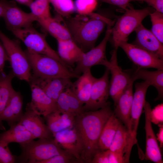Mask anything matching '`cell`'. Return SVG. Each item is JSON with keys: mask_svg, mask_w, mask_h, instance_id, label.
<instances>
[{"mask_svg": "<svg viewBox=\"0 0 163 163\" xmlns=\"http://www.w3.org/2000/svg\"><path fill=\"white\" fill-rule=\"evenodd\" d=\"M113 113L109 102L99 110L85 111L75 117L73 127L82 144V162L91 163L99 150L98 142L103 129Z\"/></svg>", "mask_w": 163, "mask_h": 163, "instance_id": "obj_1", "label": "cell"}, {"mask_svg": "<svg viewBox=\"0 0 163 163\" xmlns=\"http://www.w3.org/2000/svg\"><path fill=\"white\" fill-rule=\"evenodd\" d=\"M63 18L62 20L73 40L85 53L95 46L106 26L113 24L109 19L93 12Z\"/></svg>", "mask_w": 163, "mask_h": 163, "instance_id": "obj_2", "label": "cell"}, {"mask_svg": "<svg viewBox=\"0 0 163 163\" xmlns=\"http://www.w3.org/2000/svg\"><path fill=\"white\" fill-rule=\"evenodd\" d=\"M20 155L16 157V162L21 163H40L57 155L65 152L54 139H39L20 145Z\"/></svg>", "mask_w": 163, "mask_h": 163, "instance_id": "obj_3", "label": "cell"}, {"mask_svg": "<svg viewBox=\"0 0 163 163\" xmlns=\"http://www.w3.org/2000/svg\"><path fill=\"white\" fill-rule=\"evenodd\" d=\"M32 70V75L42 78L62 77L71 78L80 76L50 56L24 51Z\"/></svg>", "mask_w": 163, "mask_h": 163, "instance_id": "obj_4", "label": "cell"}, {"mask_svg": "<svg viewBox=\"0 0 163 163\" xmlns=\"http://www.w3.org/2000/svg\"><path fill=\"white\" fill-rule=\"evenodd\" d=\"M126 11L112 28L111 42L117 50L120 44L127 42L130 34L135 30L147 16L154 11L151 7L141 9H127Z\"/></svg>", "mask_w": 163, "mask_h": 163, "instance_id": "obj_5", "label": "cell"}, {"mask_svg": "<svg viewBox=\"0 0 163 163\" xmlns=\"http://www.w3.org/2000/svg\"><path fill=\"white\" fill-rule=\"evenodd\" d=\"M0 40L5 49L15 76L21 80L29 83L31 69L24 51L18 41L10 39L0 30Z\"/></svg>", "mask_w": 163, "mask_h": 163, "instance_id": "obj_6", "label": "cell"}, {"mask_svg": "<svg viewBox=\"0 0 163 163\" xmlns=\"http://www.w3.org/2000/svg\"><path fill=\"white\" fill-rule=\"evenodd\" d=\"M11 32L24 43L28 51L51 57L68 68L61 59L57 52L48 44L45 35L39 32L32 25Z\"/></svg>", "mask_w": 163, "mask_h": 163, "instance_id": "obj_7", "label": "cell"}, {"mask_svg": "<svg viewBox=\"0 0 163 163\" xmlns=\"http://www.w3.org/2000/svg\"><path fill=\"white\" fill-rule=\"evenodd\" d=\"M111 25H107L105 35L101 42L85 54L82 59L76 63L73 72L76 75H80L85 71L91 69L93 66L102 65L105 66L108 62L106 54L107 44L111 36Z\"/></svg>", "mask_w": 163, "mask_h": 163, "instance_id": "obj_8", "label": "cell"}, {"mask_svg": "<svg viewBox=\"0 0 163 163\" xmlns=\"http://www.w3.org/2000/svg\"><path fill=\"white\" fill-rule=\"evenodd\" d=\"M111 54L110 59L105 67L109 69L111 74L109 93L115 105L122 92L133 81L129 73L119 66L117 50H113Z\"/></svg>", "mask_w": 163, "mask_h": 163, "instance_id": "obj_9", "label": "cell"}, {"mask_svg": "<svg viewBox=\"0 0 163 163\" xmlns=\"http://www.w3.org/2000/svg\"><path fill=\"white\" fill-rule=\"evenodd\" d=\"M119 47L124 51L130 60L140 68H153L163 70V59L155 54L133 43H121Z\"/></svg>", "mask_w": 163, "mask_h": 163, "instance_id": "obj_10", "label": "cell"}, {"mask_svg": "<svg viewBox=\"0 0 163 163\" xmlns=\"http://www.w3.org/2000/svg\"><path fill=\"white\" fill-rule=\"evenodd\" d=\"M108 69L106 68L103 75L100 78L95 77L88 102L84 105L85 111L98 110L106 105L110 95V82Z\"/></svg>", "mask_w": 163, "mask_h": 163, "instance_id": "obj_11", "label": "cell"}, {"mask_svg": "<svg viewBox=\"0 0 163 163\" xmlns=\"http://www.w3.org/2000/svg\"><path fill=\"white\" fill-rule=\"evenodd\" d=\"M150 86L144 81L136 82L135 85V90L133 94L130 114L129 131L135 143L137 142L136 136L140 116L144 109L147 91Z\"/></svg>", "mask_w": 163, "mask_h": 163, "instance_id": "obj_12", "label": "cell"}, {"mask_svg": "<svg viewBox=\"0 0 163 163\" xmlns=\"http://www.w3.org/2000/svg\"><path fill=\"white\" fill-rule=\"evenodd\" d=\"M70 79L62 77L42 78L31 75L29 83L39 87L56 102L61 94L67 88L71 86L72 82Z\"/></svg>", "mask_w": 163, "mask_h": 163, "instance_id": "obj_13", "label": "cell"}, {"mask_svg": "<svg viewBox=\"0 0 163 163\" xmlns=\"http://www.w3.org/2000/svg\"><path fill=\"white\" fill-rule=\"evenodd\" d=\"M145 129L146 134V149L144 159L156 163H163L161 154L152 125L150 113L152 109L150 104L145 102Z\"/></svg>", "mask_w": 163, "mask_h": 163, "instance_id": "obj_14", "label": "cell"}, {"mask_svg": "<svg viewBox=\"0 0 163 163\" xmlns=\"http://www.w3.org/2000/svg\"><path fill=\"white\" fill-rule=\"evenodd\" d=\"M2 17L10 31L24 28L32 25L36 19L32 13H27L11 3L5 8Z\"/></svg>", "mask_w": 163, "mask_h": 163, "instance_id": "obj_15", "label": "cell"}, {"mask_svg": "<svg viewBox=\"0 0 163 163\" xmlns=\"http://www.w3.org/2000/svg\"><path fill=\"white\" fill-rule=\"evenodd\" d=\"M54 139L59 146L73 156L78 162H81V142L75 128L67 129L53 135Z\"/></svg>", "mask_w": 163, "mask_h": 163, "instance_id": "obj_16", "label": "cell"}, {"mask_svg": "<svg viewBox=\"0 0 163 163\" xmlns=\"http://www.w3.org/2000/svg\"><path fill=\"white\" fill-rule=\"evenodd\" d=\"M31 91V101L27 107L39 115L44 117L58 110L56 103L49 97L40 88L30 84Z\"/></svg>", "mask_w": 163, "mask_h": 163, "instance_id": "obj_17", "label": "cell"}, {"mask_svg": "<svg viewBox=\"0 0 163 163\" xmlns=\"http://www.w3.org/2000/svg\"><path fill=\"white\" fill-rule=\"evenodd\" d=\"M18 123L23 125L35 139H52L53 134L43 123L40 116L27 107Z\"/></svg>", "mask_w": 163, "mask_h": 163, "instance_id": "obj_18", "label": "cell"}, {"mask_svg": "<svg viewBox=\"0 0 163 163\" xmlns=\"http://www.w3.org/2000/svg\"><path fill=\"white\" fill-rule=\"evenodd\" d=\"M136 37L133 44L163 59V46L151 30L140 24L135 30Z\"/></svg>", "mask_w": 163, "mask_h": 163, "instance_id": "obj_19", "label": "cell"}, {"mask_svg": "<svg viewBox=\"0 0 163 163\" xmlns=\"http://www.w3.org/2000/svg\"><path fill=\"white\" fill-rule=\"evenodd\" d=\"M134 144L130 132L121 122L109 149L122 156L126 163H129L131 150Z\"/></svg>", "mask_w": 163, "mask_h": 163, "instance_id": "obj_20", "label": "cell"}, {"mask_svg": "<svg viewBox=\"0 0 163 163\" xmlns=\"http://www.w3.org/2000/svg\"><path fill=\"white\" fill-rule=\"evenodd\" d=\"M130 76L132 81L134 82L141 79L148 82L150 86L157 90L158 95L155 100H161L163 97V70L157 69L150 71L145 69L136 67L134 69L126 70Z\"/></svg>", "mask_w": 163, "mask_h": 163, "instance_id": "obj_21", "label": "cell"}, {"mask_svg": "<svg viewBox=\"0 0 163 163\" xmlns=\"http://www.w3.org/2000/svg\"><path fill=\"white\" fill-rule=\"evenodd\" d=\"M132 81L122 92L115 105L114 115L129 131L131 111L133 98V85Z\"/></svg>", "mask_w": 163, "mask_h": 163, "instance_id": "obj_22", "label": "cell"}, {"mask_svg": "<svg viewBox=\"0 0 163 163\" xmlns=\"http://www.w3.org/2000/svg\"><path fill=\"white\" fill-rule=\"evenodd\" d=\"M57 53L61 59L73 71L74 65L80 61L85 52L72 40H57Z\"/></svg>", "mask_w": 163, "mask_h": 163, "instance_id": "obj_23", "label": "cell"}, {"mask_svg": "<svg viewBox=\"0 0 163 163\" xmlns=\"http://www.w3.org/2000/svg\"><path fill=\"white\" fill-rule=\"evenodd\" d=\"M71 86L67 88L61 94L56 103L58 110L76 116L85 110L83 104L73 91Z\"/></svg>", "mask_w": 163, "mask_h": 163, "instance_id": "obj_24", "label": "cell"}, {"mask_svg": "<svg viewBox=\"0 0 163 163\" xmlns=\"http://www.w3.org/2000/svg\"><path fill=\"white\" fill-rule=\"evenodd\" d=\"M23 104L21 93L14 90L2 113V120L6 121L10 126L18 123L24 113Z\"/></svg>", "mask_w": 163, "mask_h": 163, "instance_id": "obj_25", "label": "cell"}, {"mask_svg": "<svg viewBox=\"0 0 163 163\" xmlns=\"http://www.w3.org/2000/svg\"><path fill=\"white\" fill-rule=\"evenodd\" d=\"M35 139L31 134L19 123L0 134V143L5 146H8L10 143L16 142L20 145Z\"/></svg>", "mask_w": 163, "mask_h": 163, "instance_id": "obj_26", "label": "cell"}, {"mask_svg": "<svg viewBox=\"0 0 163 163\" xmlns=\"http://www.w3.org/2000/svg\"><path fill=\"white\" fill-rule=\"evenodd\" d=\"M94 78L91 74V70H88L80 75L71 85L72 90L83 104H86L89 100Z\"/></svg>", "mask_w": 163, "mask_h": 163, "instance_id": "obj_27", "label": "cell"}, {"mask_svg": "<svg viewBox=\"0 0 163 163\" xmlns=\"http://www.w3.org/2000/svg\"><path fill=\"white\" fill-rule=\"evenodd\" d=\"M75 116L59 110L52 113L45 117L47 126L53 135L63 130L73 127Z\"/></svg>", "mask_w": 163, "mask_h": 163, "instance_id": "obj_28", "label": "cell"}, {"mask_svg": "<svg viewBox=\"0 0 163 163\" xmlns=\"http://www.w3.org/2000/svg\"><path fill=\"white\" fill-rule=\"evenodd\" d=\"M121 122L115 116L114 113L105 125L98 142L99 150L109 149L110 145Z\"/></svg>", "mask_w": 163, "mask_h": 163, "instance_id": "obj_29", "label": "cell"}, {"mask_svg": "<svg viewBox=\"0 0 163 163\" xmlns=\"http://www.w3.org/2000/svg\"><path fill=\"white\" fill-rule=\"evenodd\" d=\"M60 20L52 16L38 22L43 28L56 40H72L69 30L61 23Z\"/></svg>", "mask_w": 163, "mask_h": 163, "instance_id": "obj_30", "label": "cell"}, {"mask_svg": "<svg viewBox=\"0 0 163 163\" xmlns=\"http://www.w3.org/2000/svg\"><path fill=\"white\" fill-rule=\"evenodd\" d=\"M14 76L12 71L7 74L0 72V110L5 108L14 90L11 83Z\"/></svg>", "mask_w": 163, "mask_h": 163, "instance_id": "obj_31", "label": "cell"}, {"mask_svg": "<svg viewBox=\"0 0 163 163\" xmlns=\"http://www.w3.org/2000/svg\"><path fill=\"white\" fill-rule=\"evenodd\" d=\"M50 4L48 0H33L30 4L28 7L36 21L38 22L52 17Z\"/></svg>", "mask_w": 163, "mask_h": 163, "instance_id": "obj_32", "label": "cell"}, {"mask_svg": "<svg viewBox=\"0 0 163 163\" xmlns=\"http://www.w3.org/2000/svg\"><path fill=\"white\" fill-rule=\"evenodd\" d=\"M91 163H124L126 161L122 156L108 149L98 151L94 156Z\"/></svg>", "mask_w": 163, "mask_h": 163, "instance_id": "obj_33", "label": "cell"}, {"mask_svg": "<svg viewBox=\"0 0 163 163\" xmlns=\"http://www.w3.org/2000/svg\"><path fill=\"white\" fill-rule=\"evenodd\" d=\"M59 15L62 18L71 16L75 11L73 0H48Z\"/></svg>", "mask_w": 163, "mask_h": 163, "instance_id": "obj_34", "label": "cell"}, {"mask_svg": "<svg viewBox=\"0 0 163 163\" xmlns=\"http://www.w3.org/2000/svg\"><path fill=\"white\" fill-rule=\"evenodd\" d=\"M150 15L152 23L151 31L159 41L163 43V14L155 11Z\"/></svg>", "mask_w": 163, "mask_h": 163, "instance_id": "obj_35", "label": "cell"}, {"mask_svg": "<svg viewBox=\"0 0 163 163\" xmlns=\"http://www.w3.org/2000/svg\"><path fill=\"white\" fill-rule=\"evenodd\" d=\"M78 14H87L93 12L97 4V0H75L74 2Z\"/></svg>", "mask_w": 163, "mask_h": 163, "instance_id": "obj_36", "label": "cell"}, {"mask_svg": "<svg viewBox=\"0 0 163 163\" xmlns=\"http://www.w3.org/2000/svg\"><path fill=\"white\" fill-rule=\"evenodd\" d=\"M78 162L72 155L67 152L55 155L40 163H68Z\"/></svg>", "mask_w": 163, "mask_h": 163, "instance_id": "obj_37", "label": "cell"}, {"mask_svg": "<svg viewBox=\"0 0 163 163\" xmlns=\"http://www.w3.org/2000/svg\"><path fill=\"white\" fill-rule=\"evenodd\" d=\"M16 156L12 155L8 145L4 146L0 143V163H14Z\"/></svg>", "mask_w": 163, "mask_h": 163, "instance_id": "obj_38", "label": "cell"}, {"mask_svg": "<svg viewBox=\"0 0 163 163\" xmlns=\"http://www.w3.org/2000/svg\"><path fill=\"white\" fill-rule=\"evenodd\" d=\"M163 105L161 104L151 110L150 117L152 123L158 125L163 124Z\"/></svg>", "mask_w": 163, "mask_h": 163, "instance_id": "obj_39", "label": "cell"}, {"mask_svg": "<svg viewBox=\"0 0 163 163\" xmlns=\"http://www.w3.org/2000/svg\"><path fill=\"white\" fill-rule=\"evenodd\" d=\"M145 2L155 9V11L163 13V0H132Z\"/></svg>", "mask_w": 163, "mask_h": 163, "instance_id": "obj_40", "label": "cell"}, {"mask_svg": "<svg viewBox=\"0 0 163 163\" xmlns=\"http://www.w3.org/2000/svg\"><path fill=\"white\" fill-rule=\"evenodd\" d=\"M101 2L114 5L126 10L132 0H100Z\"/></svg>", "mask_w": 163, "mask_h": 163, "instance_id": "obj_41", "label": "cell"}, {"mask_svg": "<svg viewBox=\"0 0 163 163\" xmlns=\"http://www.w3.org/2000/svg\"><path fill=\"white\" fill-rule=\"evenodd\" d=\"M8 60V57L5 49L0 40V72H4L5 62Z\"/></svg>", "mask_w": 163, "mask_h": 163, "instance_id": "obj_42", "label": "cell"}, {"mask_svg": "<svg viewBox=\"0 0 163 163\" xmlns=\"http://www.w3.org/2000/svg\"><path fill=\"white\" fill-rule=\"evenodd\" d=\"M159 132L157 134V139L160 142V148L163 146V125L160 126Z\"/></svg>", "mask_w": 163, "mask_h": 163, "instance_id": "obj_43", "label": "cell"}, {"mask_svg": "<svg viewBox=\"0 0 163 163\" xmlns=\"http://www.w3.org/2000/svg\"><path fill=\"white\" fill-rule=\"evenodd\" d=\"M9 3L6 0H0V17H2Z\"/></svg>", "mask_w": 163, "mask_h": 163, "instance_id": "obj_44", "label": "cell"}, {"mask_svg": "<svg viewBox=\"0 0 163 163\" xmlns=\"http://www.w3.org/2000/svg\"><path fill=\"white\" fill-rule=\"evenodd\" d=\"M20 4L29 7L31 2L34 0H15Z\"/></svg>", "mask_w": 163, "mask_h": 163, "instance_id": "obj_45", "label": "cell"}]
</instances>
